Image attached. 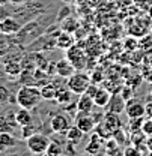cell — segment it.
<instances>
[{
    "label": "cell",
    "mask_w": 152,
    "mask_h": 156,
    "mask_svg": "<svg viewBox=\"0 0 152 156\" xmlns=\"http://www.w3.org/2000/svg\"><path fill=\"white\" fill-rule=\"evenodd\" d=\"M98 89H99V86H96V83L92 81V83L89 84V87H87V90H86L84 93H86V95H89L91 98H94L96 95V92H98Z\"/></svg>",
    "instance_id": "8d00e7d4"
},
{
    "label": "cell",
    "mask_w": 152,
    "mask_h": 156,
    "mask_svg": "<svg viewBox=\"0 0 152 156\" xmlns=\"http://www.w3.org/2000/svg\"><path fill=\"white\" fill-rule=\"evenodd\" d=\"M101 120L106 123V126H107V128H109L113 134L116 132V131H119V129L122 128V120H120L119 114H116V113H110V111H107Z\"/></svg>",
    "instance_id": "ac0fdd59"
},
{
    "label": "cell",
    "mask_w": 152,
    "mask_h": 156,
    "mask_svg": "<svg viewBox=\"0 0 152 156\" xmlns=\"http://www.w3.org/2000/svg\"><path fill=\"white\" fill-rule=\"evenodd\" d=\"M11 2V5H24V3H27V2H30V0H9Z\"/></svg>",
    "instance_id": "b9f144b4"
},
{
    "label": "cell",
    "mask_w": 152,
    "mask_h": 156,
    "mask_svg": "<svg viewBox=\"0 0 152 156\" xmlns=\"http://www.w3.org/2000/svg\"><path fill=\"white\" fill-rule=\"evenodd\" d=\"M18 144V140L11 132H0V153L6 152L8 149H12Z\"/></svg>",
    "instance_id": "44dd1931"
},
{
    "label": "cell",
    "mask_w": 152,
    "mask_h": 156,
    "mask_svg": "<svg viewBox=\"0 0 152 156\" xmlns=\"http://www.w3.org/2000/svg\"><path fill=\"white\" fill-rule=\"evenodd\" d=\"M125 113L130 119L134 117H143L146 114V105L143 102H140L139 99L131 98L127 101V105H125Z\"/></svg>",
    "instance_id": "30bf717a"
},
{
    "label": "cell",
    "mask_w": 152,
    "mask_h": 156,
    "mask_svg": "<svg viewBox=\"0 0 152 156\" xmlns=\"http://www.w3.org/2000/svg\"><path fill=\"white\" fill-rule=\"evenodd\" d=\"M110 98H112L110 90H107V89H101V87H99L98 92H96V95L94 96L95 107H98V108H106L107 104H109V101H110Z\"/></svg>",
    "instance_id": "603a6c76"
},
{
    "label": "cell",
    "mask_w": 152,
    "mask_h": 156,
    "mask_svg": "<svg viewBox=\"0 0 152 156\" xmlns=\"http://www.w3.org/2000/svg\"><path fill=\"white\" fill-rule=\"evenodd\" d=\"M12 96H14V95L11 93L9 87H6V86H5V84H2V81H0V105L9 104Z\"/></svg>",
    "instance_id": "f546056e"
},
{
    "label": "cell",
    "mask_w": 152,
    "mask_h": 156,
    "mask_svg": "<svg viewBox=\"0 0 152 156\" xmlns=\"http://www.w3.org/2000/svg\"><path fill=\"white\" fill-rule=\"evenodd\" d=\"M146 147H148V150H149V153L152 155V135L148 136L146 138Z\"/></svg>",
    "instance_id": "60d3db41"
},
{
    "label": "cell",
    "mask_w": 152,
    "mask_h": 156,
    "mask_svg": "<svg viewBox=\"0 0 152 156\" xmlns=\"http://www.w3.org/2000/svg\"><path fill=\"white\" fill-rule=\"evenodd\" d=\"M71 126H72V119L66 113H57V114H54V116L50 119V128H51L53 132L65 135L66 131Z\"/></svg>",
    "instance_id": "8992f818"
},
{
    "label": "cell",
    "mask_w": 152,
    "mask_h": 156,
    "mask_svg": "<svg viewBox=\"0 0 152 156\" xmlns=\"http://www.w3.org/2000/svg\"><path fill=\"white\" fill-rule=\"evenodd\" d=\"M74 125L78 126L84 134H92L95 131V126H96V122L92 113H80L77 111L76 116H74Z\"/></svg>",
    "instance_id": "52a82bcc"
},
{
    "label": "cell",
    "mask_w": 152,
    "mask_h": 156,
    "mask_svg": "<svg viewBox=\"0 0 152 156\" xmlns=\"http://www.w3.org/2000/svg\"><path fill=\"white\" fill-rule=\"evenodd\" d=\"M83 135H84V132L78 128V126H76V125H72L68 131H66V134H65V136H66V140L69 141V143H72L74 146H77L80 141H81V138H83Z\"/></svg>",
    "instance_id": "d4e9b609"
},
{
    "label": "cell",
    "mask_w": 152,
    "mask_h": 156,
    "mask_svg": "<svg viewBox=\"0 0 152 156\" xmlns=\"http://www.w3.org/2000/svg\"><path fill=\"white\" fill-rule=\"evenodd\" d=\"M91 83H92V77L89 74H86L83 71H76L71 77L66 78V83L65 84H66V87L72 93H76L77 96H78V95H83L87 90V87H89Z\"/></svg>",
    "instance_id": "277c9868"
},
{
    "label": "cell",
    "mask_w": 152,
    "mask_h": 156,
    "mask_svg": "<svg viewBox=\"0 0 152 156\" xmlns=\"http://www.w3.org/2000/svg\"><path fill=\"white\" fill-rule=\"evenodd\" d=\"M15 96H17V104L23 108H27V110L36 108L44 99L41 89L38 86H26V84H23L17 90Z\"/></svg>",
    "instance_id": "7a4b0ae2"
},
{
    "label": "cell",
    "mask_w": 152,
    "mask_h": 156,
    "mask_svg": "<svg viewBox=\"0 0 152 156\" xmlns=\"http://www.w3.org/2000/svg\"><path fill=\"white\" fill-rule=\"evenodd\" d=\"M11 2L9 0H0V5H9Z\"/></svg>",
    "instance_id": "7bdbcfd3"
},
{
    "label": "cell",
    "mask_w": 152,
    "mask_h": 156,
    "mask_svg": "<svg viewBox=\"0 0 152 156\" xmlns=\"http://www.w3.org/2000/svg\"><path fill=\"white\" fill-rule=\"evenodd\" d=\"M17 126H18V123L15 120V113L0 114V132H11V134H14Z\"/></svg>",
    "instance_id": "7c38bea8"
},
{
    "label": "cell",
    "mask_w": 152,
    "mask_h": 156,
    "mask_svg": "<svg viewBox=\"0 0 152 156\" xmlns=\"http://www.w3.org/2000/svg\"><path fill=\"white\" fill-rule=\"evenodd\" d=\"M143 117H134L130 120V131L135 132V131H142V125H143Z\"/></svg>",
    "instance_id": "1f68e13d"
},
{
    "label": "cell",
    "mask_w": 152,
    "mask_h": 156,
    "mask_svg": "<svg viewBox=\"0 0 152 156\" xmlns=\"http://www.w3.org/2000/svg\"><path fill=\"white\" fill-rule=\"evenodd\" d=\"M62 29L57 27L53 30H47L45 33H42L41 36L35 39L33 42H30L27 47H26V51H53L56 47V42H57V36L60 35Z\"/></svg>",
    "instance_id": "3957f363"
},
{
    "label": "cell",
    "mask_w": 152,
    "mask_h": 156,
    "mask_svg": "<svg viewBox=\"0 0 152 156\" xmlns=\"http://www.w3.org/2000/svg\"><path fill=\"white\" fill-rule=\"evenodd\" d=\"M125 105H127V101L122 98V95H117V93H112V98L106 107L107 111L110 113H116V114H120L125 111Z\"/></svg>",
    "instance_id": "4fadbf2b"
},
{
    "label": "cell",
    "mask_w": 152,
    "mask_h": 156,
    "mask_svg": "<svg viewBox=\"0 0 152 156\" xmlns=\"http://www.w3.org/2000/svg\"><path fill=\"white\" fill-rule=\"evenodd\" d=\"M149 18L152 20V6H151V8H149Z\"/></svg>",
    "instance_id": "ee69618b"
},
{
    "label": "cell",
    "mask_w": 152,
    "mask_h": 156,
    "mask_svg": "<svg viewBox=\"0 0 152 156\" xmlns=\"http://www.w3.org/2000/svg\"><path fill=\"white\" fill-rule=\"evenodd\" d=\"M11 5V3H9ZM9 5H0V21H3L5 18L12 15V8H9Z\"/></svg>",
    "instance_id": "836d02e7"
},
{
    "label": "cell",
    "mask_w": 152,
    "mask_h": 156,
    "mask_svg": "<svg viewBox=\"0 0 152 156\" xmlns=\"http://www.w3.org/2000/svg\"><path fill=\"white\" fill-rule=\"evenodd\" d=\"M69 8L68 6H63V8H60V11H59V14H56V21L57 23H60L63 18H66V17H69Z\"/></svg>",
    "instance_id": "e575fe53"
},
{
    "label": "cell",
    "mask_w": 152,
    "mask_h": 156,
    "mask_svg": "<svg viewBox=\"0 0 152 156\" xmlns=\"http://www.w3.org/2000/svg\"><path fill=\"white\" fill-rule=\"evenodd\" d=\"M48 144H50V138L41 132H36L26 140V147L33 155H45Z\"/></svg>",
    "instance_id": "5b68a950"
},
{
    "label": "cell",
    "mask_w": 152,
    "mask_h": 156,
    "mask_svg": "<svg viewBox=\"0 0 152 156\" xmlns=\"http://www.w3.org/2000/svg\"><path fill=\"white\" fill-rule=\"evenodd\" d=\"M21 47L23 45H20L17 42L15 35H6V33L0 32V58H5Z\"/></svg>",
    "instance_id": "ba28073f"
},
{
    "label": "cell",
    "mask_w": 152,
    "mask_h": 156,
    "mask_svg": "<svg viewBox=\"0 0 152 156\" xmlns=\"http://www.w3.org/2000/svg\"><path fill=\"white\" fill-rule=\"evenodd\" d=\"M104 143H106V141L98 135L96 132H92L91 140H89V143H87V146H86L84 152H86V153H89V155H98V153L101 152V147L104 146Z\"/></svg>",
    "instance_id": "2e32d148"
},
{
    "label": "cell",
    "mask_w": 152,
    "mask_h": 156,
    "mask_svg": "<svg viewBox=\"0 0 152 156\" xmlns=\"http://www.w3.org/2000/svg\"><path fill=\"white\" fill-rule=\"evenodd\" d=\"M62 86L59 83H53V81H48L47 84H44L41 87V93H42V98L47 99V101H54L57 96V92Z\"/></svg>",
    "instance_id": "ffe728a7"
},
{
    "label": "cell",
    "mask_w": 152,
    "mask_h": 156,
    "mask_svg": "<svg viewBox=\"0 0 152 156\" xmlns=\"http://www.w3.org/2000/svg\"><path fill=\"white\" fill-rule=\"evenodd\" d=\"M65 153V149H63V144L60 141H57L56 138H50V144H48V149H47V153L48 156H59Z\"/></svg>",
    "instance_id": "484cf974"
},
{
    "label": "cell",
    "mask_w": 152,
    "mask_h": 156,
    "mask_svg": "<svg viewBox=\"0 0 152 156\" xmlns=\"http://www.w3.org/2000/svg\"><path fill=\"white\" fill-rule=\"evenodd\" d=\"M149 65H151V68H152V56L149 57Z\"/></svg>",
    "instance_id": "f6af8a7d"
},
{
    "label": "cell",
    "mask_w": 152,
    "mask_h": 156,
    "mask_svg": "<svg viewBox=\"0 0 152 156\" xmlns=\"http://www.w3.org/2000/svg\"><path fill=\"white\" fill-rule=\"evenodd\" d=\"M56 72L60 78H65V80H66V78H69L76 72V68H74L72 63L68 60V57H63L56 62Z\"/></svg>",
    "instance_id": "5bb4252c"
},
{
    "label": "cell",
    "mask_w": 152,
    "mask_h": 156,
    "mask_svg": "<svg viewBox=\"0 0 152 156\" xmlns=\"http://www.w3.org/2000/svg\"><path fill=\"white\" fill-rule=\"evenodd\" d=\"M15 120H17L18 126L21 128V126H26V125L33 123V116H32L30 110L20 107V110H17V111H15Z\"/></svg>",
    "instance_id": "7402d4cb"
},
{
    "label": "cell",
    "mask_w": 152,
    "mask_h": 156,
    "mask_svg": "<svg viewBox=\"0 0 152 156\" xmlns=\"http://www.w3.org/2000/svg\"><path fill=\"white\" fill-rule=\"evenodd\" d=\"M21 27H23V23L18 18H15L14 15L0 21V32L6 35H17Z\"/></svg>",
    "instance_id": "8fae6325"
},
{
    "label": "cell",
    "mask_w": 152,
    "mask_h": 156,
    "mask_svg": "<svg viewBox=\"0 0 152 156\" xmlns=\"http://www.w3.org/2000/svg\"><path fill=\"white\" fill-rule=\"evenodd\" d=\"M74 95H76V93H72L68 87L65 89V87L62 86V87L59 89V92H57V96L54 101H56L59 105H63V107H65V105H68V104H71V102L74 101Z\"/></svg>",
    "instance_id": "cb8c5ba5"
},
{
    "label": "cell",
    "mask_w": 152,
    "mask_h": 156,
    "mask_svg": "<svg viewBox=\"0 0 152 156\" xmlns=\"http://www.w3.org/2000/svg\"><path fill=\"white\" fill-rule=\"evenodd\" d=\"M60 29L62 30H65V32H71V33H74L77 30V27H78V23H77L74 18H71V17H66V18H63L60 21Z\"/></svg>",
    "instance_id": "f1b7e54d"
},
{
    "label": "cell",
    "mask_w": 152,
    "mask_h": 156,
    "mask_svg": "<svg viewBox=\"0 0 152 156\" xmlns=\"http://www.w3.org/2000/svg\"><path fill=\"white\" fill-rule=\"evenodd\" d=\"M94 107H95L94 98H91L89 95H86V93L78 95V99H77V111H80V113H92L94 111Z\"/></svg>",
    "instance_id": "e0dca14e"
},
{
    "label": "cell",
    "mask_w": 152,
    "mask_h": 156,
    "mask_svg": "<svg viewBox=\"0 0 152 156\" xmlns=\"http://www.w3.org/2000/svg\"><path fill=\"white\" fill-rule=\"evenodd\" d=\"M74 45H76V38H74V33L62 30V32H60V35L57 36V42H56L57 48H59V50L66 51V50H69V48H71V47H74Z\"/></svg>",
    "instance_id": "9a60e30c"
},
{
    "label": "cell",
    "mask_w": 152,
    "mask_h": 156,
    "mask_svg": "<svg viewBox=\"0 0 152 156\" xmlns=\"http://www.w3.org/2000/svg\"><path fill=\"white\" fill-rule=\"evenodd\" d=\"M122 98L125 99V101H128V99H131V98H134V90L131 86H125L124 89H122Z\"/></svg>",
    "instance_id": "d590c367"
},
{
    "label": "cell",
    "mask_w": 152,
    "mask_h": 156,
    "mask_svg": "<svg viewBox=\"0 0 152 156\" xmlns=\"http://www.w3.org/2000/svg\"><path fill=\"white\" fill-rule=\"evenodd\" d=\"M5 63V71H6V75L8 78H18L23 72V66H21V62L20 60H6L3 62Z\"/></svg>",
    "instance_id": "d6986e66"
},
{
    "label": "cell",
    "mask_w": 152,
    "mask_h": 156,
    "mask_svg": "<svg viewBox=\"0 0 152 156\" xmlns=\"http://www.w3.org/2000/svg\"><path fill=\"white\" fill-rule=\"evenodd\" d=\"M122 153L125 156L128 155H139V150H137V147L135 146H131V147H128V149H124L122 150Z\"/></svg>",
    "instance_id": "74e56055"
},
{
    "label": "cell",
    "mask_w": 152,
    "mask_h": 156,
    "mask_svg": "<svg viewBox=\"0 0 152 156\" xmlns=\"http://www.w3.org/2000/svg\"><path fill=\"white\" fill-rule=\"evenodd\" d=\"M94 132H96V134H98V135L101 136V138H102L104 141L113 136V132H112V131H110V129H109V128L106 126V123H104L102 120L96 123V126H95V131H94Z\"/></svg>",
    "instance_id": "83f0119b"
},
{
    "label": "cell",
    "mask_w": 152,
    "mask_h": 156,
    "mask_svg": "<svg viewBox=\"0 0 152 156\" xmlns=\"http://www.w3.org/2000/svg\"><path fill=\"white\" fill-rule=\"evenodd\" d=\"M66 57L72 63V66L76 68V71H83L87 66V58L86 54L81 48H78L77 45L71 47L69 50H66Z\"/></svg>",
    "instance_id": "9c48e42d"
},
{
    "label": "cell",
    "mask_w": 152,
    "mask_h": 156,
    "mask_svg": "<svg viewBox=\"0 0 152 156\" xmlns=\"http://www.w3.org/2000/svg\"><path fill=\"white\" fill-rule=\"evenodd\" d=\"M143 80H146V81H149L152 84V68L149 69V71H146L145 74H143Z\"/></svg>",
    "instance_id": "ab89813d"
},
{
    "label": "cell",
    "mask_w": 152,
    "mask_h": 156,
    "mask_svg": "<svg viewBox=\"0 0 152 156\" xmlns=\"http://www.w3.org/2000/svg\"><path fill=\"white\" fill-rule=\"evenodd\" d=\"M36 132H38V128H36L35 123L21 126V138H23V140H27L29 136H32L33 134H36Z\"/></svg>",
    "instance_id": "4dcf8cb0"
},
{
    "label": "cell",
    "mask_w": 152,
    "mask_h": 156,
    "mask_svg": "<svg viewBox=\"0 0 152 156\" xmlns=\"http://www.w3.org/2000/svg\"><path fill=\"white\" fill-rule=\"evenodd\" d=\"M142 132H143L146 136H151L152 135V117H149V119H145V120H143V125H142Z\"/></svg>",
    "instance_id": "d6a6232c"
},
{
    "label": "cell",
    "mask_w": 152,
    "mask_h": 156,
    "mask_svg": "<svg viewBox=\"0 0 152 156\" xmlns=\"http://www.w3.org/2000/svg\"><path fill=\"white\" fill-rule=\"evenodd\" d=\"M6 77L8 75H6V71H5V63H0V81H3Z\"/></svg>",
    "instance_id": "f35d334b"
},
{
    "label": "cell",
    "mask_w": 152,
    "mask_h": 156,
    "mask_svg": "<svg viewBox=\"0 0 152 156\" xmlns=\"http://www.w3.org/2000/svg\"><path fill=\"white\" fill-rule=\"evenodd\" d=\"M106 153L107 155H124L122 153V150H119V143L114 140L113 136L112 138H109V140H106Z\"/></svg>",
    "instance_id": "4316f807"
},
{
    "label": "cell",
    "mask_w": 152,
    "mask_h": 156,
    "mask_svg": "<svg viewBox=\"0 0 152 156\" xmlns=\"http://www.w3.org/2000/svg\"><path fill=\"white\" fill-rule=\"evenodd\" d=\"M53 23H57L56 14L44 12V14L38 15L36 18L30 20L26 24H23V27L20 29V32L15 35V39H17V42H18L20 45H23L26 48L30 42H33L42 33H45Z\"/></svg>",
    "instance_id": "6da1fadb"
}]
</instances>
